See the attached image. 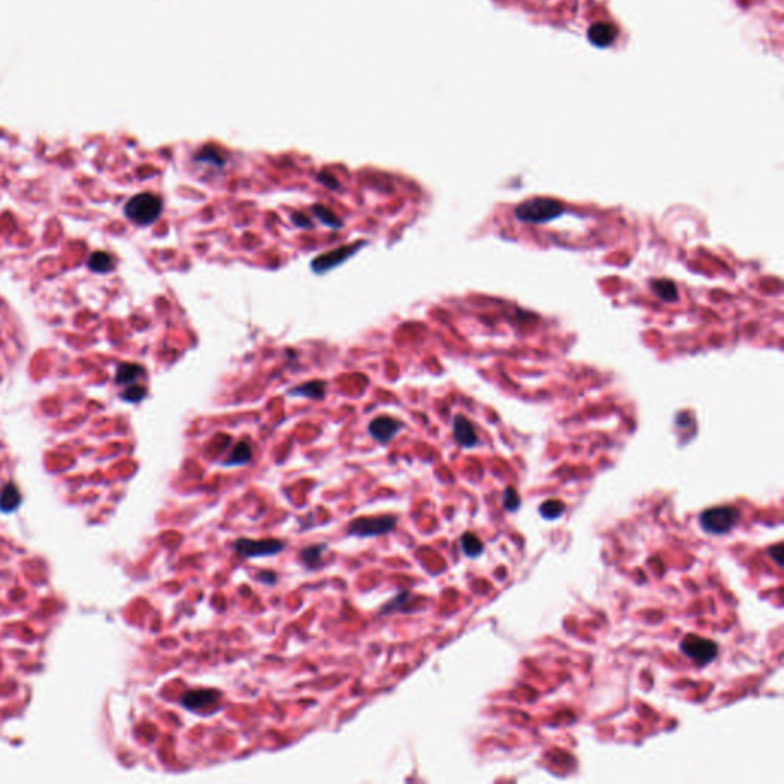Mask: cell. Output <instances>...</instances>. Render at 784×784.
Returning <instances> with one entry per match:
<instances>
[{
  "label": "cell",
  "mask_w": 784,
  "mask_h": 784,
  "mask_svg": "<svg viewBox=\"0 0 784 784\" xmlns=\"http://www.w3.org/2000/svg\"><path fill=\"white\" fill-rule=\"evenodd\" d=\"M401 426L403 425L399 420L390 417V415H380V417L371 420L370 426H368V432L379 443H388V441H391L397 436Z\"/></svg>",
  "instance_id": "9c48e42d"
},
{
  "label": "cell",
  "mask_w": 784,
  "mask_h": 784,
  "mask_svg": "<svg viewBox=\"0 0 784 784\" xmlns=\"http://www.w3.org/2000/svg\"><path fill=\"white\" fill-rule=\"evenodd\" d=\"M146 394H147V390L144 386L130 385L121 394V399L124 401H129V403H138V401H141L144 397H146Z\"/></svg>",
  "instance_id": "7402d4cb"
},
{
  "label": "cell",
  "mask_w": 784,
  "mask_h": 784,
  "mask_svg": "<svg viewBox=\"0 0 784 784\" xmlns=\"http://www.w3.org/2000/svg\"><path fill=\"white\" fill-rule=\"evenodd\" d=\"M195 160H196V161H202V163H210V164H213V166H222V164H224L222 158H221L218 154H216L215 150H212V149L202 150V152H200V155H196Z\"/></svg>",
  "instance_id": "603a6c76"
},
{
  "label": "cell",
  "mask_w": 784,
  "mask_h": 784,
  "mask_svg": "<svg viewBox=\"0 0 784 784\" xmlns=\"http://www.w3.org/2000/svg\"><path fill=\"white\" fill-rule=\"evenodd\" d=\"M364 246H366L365 241H357L354 243H349V246L334 248L331 252L320 254L311 262V270L316 274L326 273L329 270L339 267L340 263H344L348 258H351V256L357 253V250Z\"/></svg>",
  "instance_id": "52a82bcc"
},
{
  "label": "cell",
  "mask_w": 784,
  "mask_h": 784,
  "mask_svg": "<svg viewBox=\"0 0 784 784\" xmlns=\"http://www.w3.org/2000/svg\"><path fill=\"white\" fill-rule=\"evenodd\" d=\"M565 510V504L559 499H549V501L543 503L539 507V513H541L544 519H558Z\"/></svg>",
  "instance_id": "d6986e66"
},
{
  "label": "cell",
  "mask_w": 784,
  "mask_h": 784,
  "mask_svg": "<svg viewBox=\"0 0 784 784\" xmlns=\"http://www.w3.org/2000/svg\"><path fill=\"white\" fill-rule=\"evenodd\" d=\"M453 438L463 447H473L478 443L475 427L464 415H457L453 418Z\"/></svg>",
  "instance_id": "30bf717a"
},
{
  "label": "cell",
  "mask_w": 784,
  "mask_h": 784,
  "mask_svg": "<svg viewBox=\"0 0 784 784\" xmlns=\"http://www.w3.org/2000/svg\"><path fill=\"white\" fill-rule=\"evenodd\" d=\"M144 374L143 366L136 365V364H121L118 366L117 374H115V381L118 385H123V386H129V385H134L135 381L141 377Z\"/></svg>",
  "instance_id": "4fadbf2b"
},
{
  "label": "cell",
  "mask_w": 784,
  "mask_h": 784,
  "mask_svg": "<svg viewBox=\"0 0 784 784\" xmlns=\"http://www.w3.org/2000/svg\"><path fill=\"white\" fill-rule=\"evenodd\" d=\"M651 288H653V292L657 294V298H661L665 302H674L678 299L677 287L673 281L656 279L651 282Z\"/></svg>",
  "instance_id": "5bb4252c"
},
{
  "label": "cell",
  "mask_w": 784,
  "mask_h": 784,
  "mask_svg": "<svg viewBox=\"0 0 784 784\" xmlns=\"http://www.w3.org/2000/svg\"><path fill=\"white\" fill-rule=\"evenodd\" d=\"M319 181H320L322 184H325V186H326L328 189H331V190L339 187L337 180H335V178H334L333 175H329V174H320V175H319Z\"/></svg>",
  "instance_id": "d4e9b609"
},
{
  "label": "cell",
  "mask_w": 784,
  "mask_h": 784,
  "mask_svg": "<svg viewBox=\"0 0 784 784\" xmlns=\"http://www.w3.org/2000/svg\"><path fill=\"white\" fill-rule=\"evenodd\" d=\"M739 509L730 506H720L704 510L700 516V525L704 532L711 533V535H724V533L734 529L735 524L739 523Z\"/></svg>",
  "instance_id": "3957f363"
},
{
  "label": "cell",
  "mask_w": 784,
  "mask_h": 784,
  "mask_svg": "<svg viewBox=\"0 0 784 784\" xmlns=\"http://www.w3.org/2000/svg\"><path fill=\"white\" fill-rule=\"evenodd\" d=\"M252 460V449H250L248 443L246 441H241L235 446V449L230 453V457L226 460V466H242V464H247L248 461Z\"/></svg>",
  "instance_id": "e0dca14e"
},
{
  "label": "cell",
  "mask_w": 784,
  "mask_h": 784,
  "mask_svg": "<svg viewBox=\"0 0 784 784\" xmlns=\"http://www.w3.org/2000/svg\"><path fill=\"white\" fill-rule=\"evenodd\" d=\"M680 651L685 656L689 657L691 661H694L700 665H706L709 662H713L717 654H719V647H717V643L714 641H711V639L689 634L682 641Z\"/></svg>",
  "instance_id": "8992f818"
},
{
  "label": "cell",
  "mask_w": 784,
  "mask_h": 784,
  "mask_svg": "<svg viewBox=\"0 0 784 784\" xmlns=\"http://www.w3.org/2000/svg\"><path fill=\"white\" fill-rule=\"evenodd\" d=\"M781 550H783V544H776L775 547H772V549H770V556L775 558V561H776V564H779V565L783 564V558H781V553H783V551H781Z\"/></svg>",
  "instance_id": "484cf974"
},
{
  "label": "cell",
  "mask_w": 784,
  "mask_h": 784,
  "mask_svg": "<svg viewBox=\"0 0 784 784\" xmlns=\"http://www.w3.org/2000/svg\"><path fill=\"white\" fill-rule=\"evenodd\" d=\"M460 544H461V550H463L464 555L469 556V558H477L484 550V544L481 543V539L471 532H467V533H464L463 536H461Z\"/></svg>",
  "instance_id": "2e32d148"
},
{
  "label": "cell",
  "mask_w": 784,
  "mask_h": 784,
  "mask_svg": "<svg viewBox=\"0 0 784 784\" xmlns=\"http://www.w3.org/2000/svg\"><path fill=\"white\" fill-rule=\"evenodd\" d=\"M503 504L507 512H516L521 506V497H519L518 490L513 487H507L503 495Z\"/></svg>",
  "instance_id": "44dd1931"
},
{
  "label": "cell",
  "mask_w": 784,
  "mask_h": 784,
  "mask_svg": "<svg viewBox=\"0 0 784 784\" xmlns=\"http://www.w3.org/2000/svg\"><path fill=\"white\" fill-rule=\"evenodd\" d=\"M221 693L218 689H190L181 696L180 703L186 709L198 713L201 709H207L219 702Z\"/></svg>",
  "instance_id": "ba28073f"
},
{
  "label": "cell",
  "mask_w": 784,
  "mask_h": 784,
  "mask_svg": "<svg viewBox=\"0 0 784 784\" xmlns=\"http://www.w3.org/2000/svg\"><path fill=\"white\" fill-rule=\"evenodd\" d=\"M325 381L322 380H311V381H307V383H302L299 386L293 388V390H289L288 394L289 395H300V397H307V399H316L319 400L325 395Z\"/></svg>",
  "instance_id": "7c38bea8"
},
{
  "label": "cell",
  "mask_w": 784,
  "mask_h": 784,
  "mask_svg": "<svg viewBox=\"0 0 784 784\" xmlns=\"http://www.w3.org/2000/svg\"><path fill=\"white\" fill-rule=\"evenodd\" d=\"M325 550V545L324 544H314V545H308L305 547L304 550L300 551V558L302 561H304L305 565L308 567H313L316 564L320 562V558H322V553Z\"/></svg>",
  "instance_id": "ffe728a7"
},
{
  "label": "cell",
  "mask_w": 784,
  "mask_h": 784,
  "mask_svg": "<svg viewBox=\"0 0 784 784\" xmlns=\"http://www.w3.org/2000/svg\"><path fill=\"white\" fill-rule=\"evenodd\" d=\"M285 543L281 539H248V538H239L236 539L233 544L235 551L238 553L241 558H261V556H273L278 555L279 551L283 550Z\"/></svg>",
  "instance_id": "5b68a950"
},
{
  "label": "cell",
  "mask_w": 784,
  "mask_h": 784,
  "mask_svg": "<svg viewBox=\"0 0 784 784\" xmlns=\"http://www.w3.org/2000/svg\"><path fill=\"white\" fill-rule=\"evenodd\" d=\"M564 212V206L551 198H533L519 204L515 209V216L523 222L543 224L556 219Z\"/></svg>",
  "instance_id": "6da1fadb"
},
{
  "label": "cell",
  "mask_w": 784,
  "mask_h": 784,
  "mask_svg": "<svg viewBox=\"0 0 784 784\" xmlns=\"http://www.w3.org/2000/svg\"><path fill=\"white\" fill-rule=\"evenodd\" d=\"M163 212V201L152 193H140L132 196L124 206V213L138 226H150Z\"/></svg>",
  "instance_id": "7a4b0ae2"
},
{
  "label": "cell",
  "mask_w": 784,
  "mask_h": 784,
  "mask_svg": "<svg viewBox=\"0 0 784 784\" xmlns=\"http://www.w3.org/2000/svg\"><path fill=\"white\" fill-rule=\"evenodd\" d=\"M22 504V495L17 486L8 483L0 490V510L3 513L16 512Z\"/></svg>",
  "instance_id": "8fae6325"
},
{
  "label": "cell",
  "mask_w": 784,
  "mask_h": 784,
  "mask_svg": "<svg viewBox=\"0 0 784 784\" xmlns=\"http://www.w3.org/2000/svg\"><path fill=\"white\" fill-rule=\"evenodd\" d=\"M313 213L316 218H318L324 226L333 228V230H337L344 227V221H342L337 215H334L331 210L325 206H320V204H314L313 206Z\"/></svg>",
  "instance_id": "9a60e30c"
},
{
  "label": "cell",
  "mask_w": 784,
  "mask_h": 784,
  "mask_svg": "<svg viewBox=\"0 0 784 784\" xmlns=\"http://www.w3.org/2000/svg\"><path fill=\"white\" fill-rule=\"evenodd\" d=\"M292 221L296 227H302V228H311V219L308 218L307 215L304 213H294L292 216Z\"/></svg>",
  "instance_id": "cb8c5ba5"
},
{
  "label": "cell",
  "mask_w": 784,
  "mask_h": 784,
  "mask_svg": "<svg viewBox=\"0 0 784 784\" xmlns=\"http://www.w3.org/2000/svg\"><path fill=\"white\" fill-rule=\"evenodd\" d=\"M397 516L394 515H381V516H360L353 519L348 524V535L351 536H380L386 535L395 529L397 525Z\"/></svg>",
  "instance_id": "277c9868"
},
{
  "label": "cell",
  "mask_w": 784,
  "mask_h": 784,
  "mask_svg": "<svg viewBox=\"0 0 784 784\" xmlns=\"http://www.w3.org/2000/svg\"><path fill=\"white\" fill-rule=\"evenodd\" d=\"M88 267L95 273H109L114 268V261H112L110 254L104 252H95L91 254L88 261Z\"/></svg>",
  "instance_id": "ac0fdd59"
}]
</instances>
